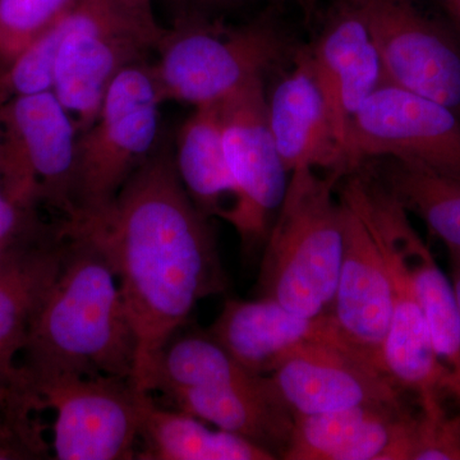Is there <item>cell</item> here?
<instances>
[{"label":"cell","mask_w":460,"mask_h":460,"mask_svg":"<svg viewBox=\"0 0 460 460\" xmlns=\"http://www.w3.org/2000/svg\"><path fill=\"white\" fill-rule=\"evenodd\" d=\"M45 230H42V232H45ZM41 233H39V234L36 235H32V237L20 239V241L3 242V243H0V269H2L3 266H4L5 263H7L9 260L12 259V257L16 255L18 251L25 246L27 242L31 241V239L35 237H38V235H40Z\"/></svg>","instance_id":"1f68e13d"},{"label":"cell","mask_w":460,"mask_h":460,"mask_svg":"<svg viewBox=\"0 0 460 460\" xmlns=\"http://www.w3.org/2000/svg\"><path fill=\"white\" fill-rule=\"evenodd\" d=\"M405 405H359L330 413L295 416L292 436L283 459L338 460L368 423L387 411Z\"/></svg>","instance_id":"d4e9b609"},{"label":"cell","mask_w":460,"mask_h":460,"mask_svg":"<svg viewBox=\"0 0 460 460\" xmlns=\"http://www.w3.org/2000/svg\"><path fill=\"white\" fill-rule=\"evenodd\" d=\"M385 83L460 117V41L414 0H361Z\"/></svg>","instance_id":"7c38bea8"},{"label":"cell","mask_w":460,"mask_h":460,"mask_svg":"<svg viewBox=\"0 0 460 460\" xmlns=\"http://www.w3.org/2000/svg\"><path fill=\"white\" fill-rule=\"evenodd\" d=\"M308 53L344 151L353 115L385 84L380 53L361 0H339Z\"/></svg>","instance_id":"2e32d148"},{"label":"cell","mask_w":460,"mask_h":460,"mask_svg":"<svg viewBox=\"0 0 460 460\" xmlns=\"http://www.w3.org/2000/svg\"><path fill=\"white\" fill-rule=\"evenodd\" d=\"M144 393L119 377H63L36 386L31 399L54 411L57 460L137 459Z\"/></svg>","instance_id":"30bf717a"},{"label":"cell","mask_w":460,"mask_h":460,"mask_svg":"<svg viewBox=\"0 0 460 460\" xmlns=\"http://www.w3.org/2000/svg\"><path fill=\"white\" fill-rule=\"evenodd\" d=\"M42 230L38 214L14 204L0 187V243L32 237Z\"/></svg>","instance_id":"f1b7e54d"},{"label":"cell","mask_w":460,"mask_h":460,"mask_svg":"<svg viewBox=\"0 0 460 460\" xmlns=\"http://www.w3.org/2000/svg\"><path fill=\"white\" fill-rule=\"evenodd\" d=\"M175 169L195 205L208 217L232 224L239 193L224 151L219 104L202 105L181 124L177 135Z\"/></svg>","instance_id":"44dd1931"},{"label":"cell","mask_w":460,"mask_h":460,"mask_svg":"<svg viewBox=\"0 0 460 460\" xmlns=\"http://www.w3.org/2000/svg\"><path fill=\"white\" fill-rule=\"evenodd\" d=\"M344 155L348 172L393 157L460 178V117L436 100L385 83L353 115Z\"/></svg>","instance_id":"9c48e42d"},{"label":"cell","mask_w":460,"mask_h":460,"mask_svg":"<svg viewBox=\"0 0 460 460\" xmlns=\"http://www.w3.org/2000/svg\"><path fill=\"white\" fill-rule=\"evenodd\" d=\"M65 23L53 93L81 135L95 122L114 78L146 60L165 30L128 0H80Z\"/></svg>","instance_id":"8992f818"},{"label":"cell","mask_w":460,"mask_h":460,"mask_svg":"<svg viewBox=\"0 0 460 460\" xmlns=\"http://www.w3.org/2000/svg\"><path fill=\"white\" fill-rule=\"evenodd\" d=\"M190 4L201 5V7H214V5H223L230 0H184Z\"/></svg>","instance_id":"d590c367"},{"label":"cell","mask_w":460,"mask_h":460,"mask_svg":"<svg viewBox=\"0 0 460 460\" xmlns=\"http://www.w3.org/2000/svg\"><path fill=\"white\" fill-rule=\"evenodd\" d=\"M22 456L26 454L18 447L13 436L0 429V460L23 458Z\"/></svg>","instance_id":"4dcf8cb0"},{"label":"cell","mask_w":460,"mask_h":460,"mask_svg":"<svg viewBox=\"0 0 460 460\" xmlns=\"http://www.w3.org/2000/svg\"><path fill=\"white\" fill-rule=\"evenodd\" d=\"M262 377L239 365L205 332L169 341L157 358L147 393L172 387L250 386Z\"/></svg>","instance_id":"cb8c5ba5"},{"label":"cell","mask_w":460,"mask_h":460,"mask_svg":"<svg viewBox=\"0 0 460 460\" xmlns=\"http://www.w3.org/2000/svg\"><path fill=\"white\" fill-rule=\"evenodd\" d=\"M68 235L65 260L30 323L23 347V390L63 377L132 380L135 330L117 272L96 239Z\"/></svg>","instance_id":"7a4b0ae2"},{"label":"cell","mask_w":460,"mask_h":460,"mask_svg":"<svg viewBox=\"0 0 460 460\" xmlns=\"http://www.w3.org/2000/svg\"><path fill=\"white\" fill-rule=\"evenodd\" d=\"M68 230L96 239L117 272L137 341L131 383L148 394L165 345L201 299L228 288L208 217L184 189L171 148L160 146L104 217Z\"/></svg>","instance_id":"6da1fadb"},{"label":"cell","mask_w":460,"mask_h":460,"mask_svg":"<svg viewBox=\"0 0 460 460\" xmlns=\"http://www.w3.org/2000/svg\"><path fill=\"white\" fill-rule=\"evenodd\" d=\"M293 416L330 413L359 405H404L402 389L361 357L319 345L269 375Z\"/></svg>","instance_id":"9a60e30c"},{"label":"cell","mask_w":460,"mask_h":460,"mask_svg":"<svg viewBox=\"0 0 460 460\" xmlns=\"http://www.w3.org/2000/svg\"><path fill=\"white\" fill-rule=\"evenodd\" d=\"M419 217L447 250L460 252V178L414 163L380 157L363 163Z\"/></svg>","instance_id":"603a6c76"},{"label":"cell","mask_w":460,"mask_h":460,"mask_svg":"<svg viewBox=\"0 0 460 460\" xmlns=\"http://www.w3.org/2000/svg\"><path fill=\"white\" fill-rule=\"evenodd\" d=\"M142 460H274L248 438L224 429H211L204 420L186 411L166 410L144 394L141 402Z\"/></svg>","instance_id":"7402d4cb"},{"label":"cell","mask_w":460,"mask_h":460,"mask_svg":"<svg viewBox=\"0 0 460 460\" xmlns=\"http://www.w3.org/2000/svg\"><path fill=\"white\" fill-rule=\"evenodd\" d=\"M151 65L163 104L193 108L219 104L265 75L283 59L288 44L277 26L261 21L241 27L181 17L165 30Z\"/></svg>","instance_id":"277c9868"},{"label":"cell","mask_w":460,"mask_h":460,"mask_svg":"<svg viewBox=\"0 0 460 460\" xmlns=\"http://www.w3.org/2000/svg\"><path fill=\"white\" fill-rule=\"evenodd\" d=\"M450 260V280H452L456 304H458L460 316V252L456 250H447Z\"/></svg>","instance_id":"d6a6232c"},{"label":"cell","mask_w":460,"mask_h":460,"mask_svg":"<svg viewBox=\"0 0 460 460\" xmlns=\"http://www.w3.org/2000/svg\"><path fill=\"white\" fill-rule=\"evenodd\" d=\"M344 172H290L286 196L266 237L257 296L305 317L329 314L344 253L335 189Z\"/></svg>","instance_id":"3957f363"},{"label":"cell","mask_w":460,"mask_h":460,"mask_svg":"<svg viewBox=\"0 0 460 460\" xmlns=\"http://www.w3.org/2000/svg\"><path fill=\"white\" fill-rule=\"evenodd\" d=\"M25 420V405L22 399L11 390L0 386V429L13 436L14 440L21 441V432Z\"/></svg>","instance_id":"f546056e"},{"label":"cell","mask_w":460,"mask_h":460,"mask_svg":"<svg viewBox=\"0 0 460 460\" xmlns=\"http://www.w3.org/2000/svg\"><path fill=\"white\" fill-rule=\"evenodd\" d=\"M66 17L30 42L0 72V105L9 100L54 90Z\"/></svg>","instance_id":"484cf974"},{"label":"cell","mask_w":460,"mask_h":460,"mask_svg":"<svg viewBox=\"0 0 460 460\" xmlns=\"http://www.w3.org/2000/svg\"><path fill=\"white\" fill-rule=\"evenodd\" d=\"M343 180L339 195L349 199L370 226L392 280L393 313L383 350L384 371L402 392L417 395L420 413L443 414L445 396L454 398L452 378L438 358L410 272L384 223L376 181L365 165L348 172Z\"/></svg>","instance_id":"ba28073f"},{"label":"cell","mask_w":460,"mask_h":460,"mask_svg":"<svg viewBox=\"0 0 460 460\" xmlns=\"http://www.w3.org/2000/svg\"><path fill=\"white\" fill-rule=\"evenodd\" d=\"M411 460H460V411L417 417Z\"/></svg>","instance_id":"83f0119b"},{"label":"cell","mask_w":460,"mask_h":460,"mask_svg":"<svg viewBox=\"0 0 460 460\" xmlns=\"http://www.w3.org/2000/svg\"><path fill=\"white\" fill-rule=\"evenodd\" d=\"M374 177L384 223L410 272L435 352L452 378L454 398L460 405V316L452 280L411 226L410 213L402 202L376 175Z\"/></svg>","instance_id":"d6986e66"},{"label":"cell","mask_w":460,"mask_h":460,"mask_svg":"<svg viewBox=\"0 0 460 460\" xmlns=\"http://www.w3.org/2000/svg\"><path fill=\"white\" fill-rule=\"evenodd\" d=\"M344 253L332 314L339 335L357 356L383 372L393 313L392 280L380 246L356 206L339 195Z\"/></svg>","instance_id":"4fadbf2b"},{"label":"cell","mask_w":460,"mask_h":460,"mask_svg":"<svg viewBox=\"0 0 460 460\" xmlns=\"http://www.w3.org/2000/svg\"><path fill=\"white\" fill-rule=\"evenodd\" d=\"M268 118L288 172L310 168L348 174L343 147L308 50L296 54L293 68L272 89Z\"/></svg>","instance_id":"e0dca14e"},{"label":"cell","mask_w":460,"mask_h":460,"mask_svg":"<svg viewBox=\"0 0 460 460\" xmlns=\"http://www.w3.org/2000/svg\"><path fill=\"white\" fill-rule=\"evenodd\" d=\"M132 5H135L138 11H141L142 13L146 14V16L151 18L154 17L153 4H151V0H128Z\"/></svg>","instance_id":"e575fe53"},{"label":"cell","mask_w":460,"mask_h":460,"mask_svg":"<svg viewBox=\"0 0 460 460\" xmlns=\"http://www.w3.org/2000/svg\"><path fill=\"white\" fill-rule=\"evenodd\" d=\"M436 2L444 9L460 35V0H436Z\"/></svg>","instance_id":"836d02e7"},{"label":"cell","mask_w":460,"mask_h":460,"mask_svg":"<svg viewBox=\"0 0 460 460\" xmlns=\"http://www.w3.org/2000/svg\"><path fill=\"white\" fill-rule=\"evenodd\" d=\"M68 235L62 224L45 230L0 269V386L23 396L17 357L30 323L65 260Z\"/></svg>","instance_id":"ac0fdd59"},{"label":"cell","mask_w":460,"mask_h":460,"mask_svg":"<svg viewBox=\"0 0 460 460\" xmlns=\"http://www.w3.org/2000/svg\"><path fill=\"white\" fill-rule=\"evenodd\" d=\"M162 394L178 411L248 438L283 459L295 416L281 401L270 376L250 386L172 387Z\"/></svg>","instance_id":"ffe728a7"},{"label":"cell","mask_w":460,"mask_h":460,"mask_svg":"<svg viewBox=\"0 0 460 460\" xmlns=\"http://www.w3.org/2000/svg\"><path fill=\"white\" fill-rule=\"evenodd\" d=\"M80 0H0V72Z\"/></svg>","instance_id":"4316f807"},{"label":"cell","mask_w":460,"mask_h":460,"mask_svg":"<svg viewBox=\"0 0 460 460\" xmlns=\"http://www.w3.org/2000/svg\"><path fill=\"white\" fill-rule=\"evenodd\" d=\"M77 127L53 91L0 105V187L14 204L75 217Z\"/></svg>","instance_id":"52a82bcc"},{"label":"cell","mask_w":460,"mask_h":460,"mask_svg":"<svg viewBox=\"0 0 460 460\" xmlns=\"http://www.w3.org/2000/svg\"><path fill=\"white\" fill-rule=\"evenodd\" d=\"M163 102L147 60L126 66L105 93L95 122L78 136L75 217L69 226L100 219L156 150Z\"/></svg>","instance_id":"5b68a950"},{"label":"cell","mask_w":460,"mask_h":460,"mask_svg":"<svg viewBox=\"0 0 460 460\" xmlns=\"http://www.w3.org/2000/svg\"><path fill=\"white\" fill-rule=\"evenodd\" d=\"M208 334L239 365L260 376H269L319 345L350 350L339 335L332 314L305 317L259 296L253 301L228 299Z\"/></svg>","instance_id":"5bb4252c"},{"label":"cell","mask_w":460,"mask_h":460,"mask_svg":"<svg viewBox=\"0 0 460 460\" xmlns=\"http://www.w3.org/2000/svg\"><path fill=\"white\" fill-rule=\"evenodd\" d=\"M224 151L239 193L234 228L246 250L259 246L286 196L289 174L269 124L265 80L219 102Z\"/></svg>","instance_id":"8fae6325"}]
</instances>
